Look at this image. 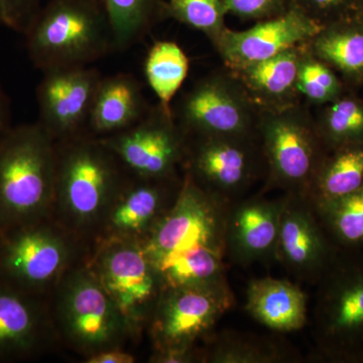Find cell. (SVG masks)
Instances as JSON below:
<instances>
[{
  "label": "cell",
  "mask_w": 363,
  "mask_h": 363,
  "mask_svg": "<svg viewBox=\"0 0 363 363\" xmlns=\"http://www.w3.org/2000/svg\"><path fill=\"white\" fill-rule=\"evenodd\" d=\"M228 215L226 200L185 172L175 201L142 241L164 289L225 279Z\"/></svg>",
  "instance_id": "1"
},
{
  "label": "cell",
  "mask_w": 363,
  "mask_h": 363,
  "mask_svg": "<svg viewBox=\"0 0 363 363\" xmlns=\"http://www.w3.org/2000/svg\"><path fill=\"white\" fill-rule=\"evenodd\" d=\"M56 150L52 217L90 247L128 172L88 133L57 142Z\"/></svg>",
  "instance_id": "2"
},
{
  "label": "cell",
  "mask_w": 363,
  "mask_h": 363,
  "mask_svg": "<svg viewBox=\"0 0 363 363\" xmlns=\"http://www.w3.org/2000/svg\"><path fill=\"white\" fill-rule=\"evenodd\" d=\"M56 142L39 123L0 138V235L52 216Z\"/></svg>",
  "instance_id": "3"
},
{
  "label": "cell",
  "mask_w": 363,
  "mask_h": 363,
  "mask_svg": "<svg viewBox=\"0 0 363 363\" xmlns=\"http://www.w3.org/2000/svg\"><path fill=\"white\" fill-rule=\"evenodd\" d=\"M25 37L30 61L43 72L90 66L114 50L99 0H50Z\"/></svg>",
  "instance_id": "4"
},
{
  "label": "cell",
  "mask_w": 363,
  "mask_h": 363,
  "mask_svg": "<svg viewBox=\"0 0 363 363\" xmlns=\"http://www.w3.org/2000/svg\"><path fill=\"white\" fill-rule=\"evenodd\" d=\"M49 303L59 340L84 358L124 347L133 339L128 322L86 259L67 272Z\"/></svg>",
  "instance_id": "5"
},
{
  "label": "cell",
  "mask_w": 363,
  "mask_h": 363,
  "mask_svg": "<svg viewBox=\"0 0 363 363\" xmlns=\"http://www.w3.org/2000/svg\"><path fill=\"white\" fill-rule=\"evenodd\" d=\"M88 250L50 217L0 235V279L49 298L67 272L86 259Z\"/></svg>",
  "instance_id": "6"
},
{
  "label": "cell",
  "mask_w": 363,
  "mask_h": 363,
  "mask_svg": "<svg viewBox=\"0 0 363 363\" xmlns=\"http://www.w3.org/2000/svg\"><path fill=\"white\" fill-rule=\"evenodd\" d=\"M319 279L314 330L320 352L334 362L363 363V252L339 250Z\"/></svg>",
  "instance_id": "7"
},
{
  "label": "cell",
  "mask_w": 363,
  "mask_h": 363,
  "mask_svg": "<svg viewBox=\"0 0 363 363\" xmlns=\"http://www.w3.org/2000/svg\"><path fill=\"white\" fill-rule=\"evenodd\" d=\"M86 262L128 322L133 339L147 328L164 285L142 241L95 240Z\"/></svg>",
  "instance_id": "8"
},
{
  "label": "cell",
  "mask_w": 363,
  "mask_h": 363,
  "mask_svg": "<svg viewBox=\"0 0 363 363\" xmlns=\"http://www.w3.org/2000/svg\"><path fill=\"white\" fill-rule=\"evenodd\" d=\"M257 135L272 183L307 198L328 154L315 118L298 104L259 111Z\"/></svg>",
  "instance_id": "9"
},
{
  "label": "cell",
  "mask_w": 363,
  "mask_h": 363,
  "mask_svg": "<svg viewBox=\"0 0 363 363\" xmlns=\"http://www.w3.org/2000/svg\"><path fill=\"white\" fill-rule=\"evenodd\" d=\"M259 116V109L229 72L198 81L182 99L176 121L189 138L255 136Z\"/></svg>",
  "instance_id": "10"
},
{
  "label": "cell",
  "mask_w": 363,
  "mask_h": 363,
  "mask_svg": "<svg viewBox=\"0 0 363 363\" xmlns=\"http://www.w3.org/2000/svg\"><path fill=\"white\" fill-rule=\"evenodd\" d=\"M233 302L225 279L164 289L147 325L154 350L195 346Z\"/></svg>",
  "instance_id": "11"
},
{
  "label": "cell",
  "mask_w": 363,
  "mask_h": 363,
  "mask_svg": "<svg viewBox=\"0 0 363 363\" xmlns=\"http://www.w3.org/2000/svg\"><path fill=\"white\" fill-rule=\"evenodd\" d=\"M128 173L143 178H171L184 164L188 138L172 111L159 104L140 121L114 135L98 138Z\"/></svg>",
  "instance_id": "12"
},
{
  "label": "cell",
  "mask_w": 363,
  "mask_h": 363,
  "mask_svg": "<svg viewBox=\"0 0 363 363\" xmlns=\"http://www.w3.org/2000/svg\"><path fill=\"white\" fill-rule=\"evenodd\" d=\"M43 73L37 89L38 123L56 143L87 133L91 109L104 76L90 66Z\"/></svg>",
  "instance_id": "13"
},
{
  "label": "cell",
  "mask_w": 363,
  "mask_h": 363,
  "mask_svg": "<svg viewBox=\"0 0 363 363\" xmlns=\"http://www.w3.org/2000/svg\"><path fill=\"white\" fill-rule=\"evenodd\" d=\"M255 136L188 138L186 172L201 187L227 200L245 190L257 174Z\"/></svg>",
  "instance_id": "14"
},
{
  "label": "cell",
  "mask_w": 363,
  "mask_h": 363,
  "mask_svg": "<svg viewBox=\"0 0 363 363\" xmlns=\"http://www.w3.org/2000/svg\"><path fill=\"white\" fill-rule=\"evenodd\" d=\"M321 28L290 1L285 13L257 21L248 30L226 28L213 45L224 65L233 71L306 45Z\"/></svg>",
  "instance_id": "15"
},
{
  "label": "cell",
  "mask_w": 363,
  "mask_h": 363,
  "mask_svg": "<svg viewBox=\"0 0 363 363\" xmlns=\"http://www.w3.org/2000/svg\"><path fill=\"white\" fill-rule=\"evenodd\" d=\"M59 341L49 298L0 279V362L39 357Z\"/></svg>",
  "instance_id": "16"
},
{
  "label": "cell",
  "mask_w": 363,
  "mask_h": 363,
  "mask_svg": "<svg viewBox=\"0 0 363 363\" xmlns=\"http://www.w3.org/2000/svg\"><path fill=\"white\" fill-rule=\"evenodd\" d=\"M181 184L177 176L155 179L128 173L96 240L104 238L145 240L175 201Z\"/></svg>",
  "instance_id": "17"
},
{
  "label": "cell",
  "mask_w": 363,
  "mask_h": 363,
  "mask_svg": "<svg viewBox=\"0 0 363 363\" xmlns=\"http://www.w3.org/2000/svg\"><path fill=\"white\" fill-rule=\"evenodd\" d=\"M303 196L284 199L276 255L291 272L306 279H320L340 248L326 235Z\"/></svg>",
  "instance_id": "18"
},
{
  "label": "cell",
  "mask_w": 363,
  "mask_h": 363,
  "mask_svg": "<svg viewBox=\"0 0 363 363\" xmlns=\"http://www.w3.org/2000/svg\"><path fill=\"white\" fill-rule=\"evenodd\" d=\"M284 199H252L229 211L226 247L233 259L252 264L276 255Z\"/></svg>",
  "instance_id": "19"
},
{
  "label": "cell",
  "mask_w": 363,
  "mask_h": 363,
  "mask_svg": "<svg viewBox=\"0 0 363 363\" xmlns=\"http://www.w3.org/2000/svg\"><path fill=\"white\" fill-rule=\"evenodd\" d=\"M306 45L272 58L229 71L238 78L259 111H274L298 104V77Z\"/></svg>",
  "instance_id": "20"
},
{
  "label": "cell",
  "mask_w": 363,
  "mask_h": 363,
  "mask_svg": "<svg viewBox=\"0 0 363 363\" xmlns=\"http://www.w3.org/2000/svg\"><path fill=\"white\" fill-rule=\"evenodd\" d=\"M142 86L130 74L102 77L92 109L87 133L104 138L130 128L149 111Z\"/></svg>",
  "instance_id": "21"
},
{
  "label": "cell",
  "mask_w": 363,
  "mask_h": 363,
  "mask_svg": "<svg viewBox=\"0 0 363 363\" xmlns=\"http://www.w3.org/2000/svg\"><path fill=\"white\" fill-rule=\"evenodd\" d=\"M306 45L348 88L363 86V21L357 16L352 14L322 26Z\"/></svg>",
  "instance_id": "22"
},
{
  "label": "cell",
  "mask_w": 363,
  "mask_h": 363,
  "mask_svg": "<svg viewBox=\"0 0 363 363\" xmlns=\"http://www.w3.org/2000/svg\"><path fill=\"white\" fill-rule=\"evenodd\" d=\"M245 309L257 322L277 332L300 330L307 322V301L298 286L285 279L250 281Z\"/></svg>",
  "instance_id": "23"
},
{
  "label": "cell",
  "mask_w": 363,
  "mask_h": 363,
  "mask_svg": "<svg viewBox=\"0 0 363 363\" xmlns=\"http://www.w3.org/2000/svg\"><path fill=\"white\" fill-rule=\"evenodd\" d=\"M363 187V143L328 152L307 198L313 207Z\"/></svg>",
  "instance_id": "24"
},
{
  "label": "cell",
  "mask_w": 363,
  "mask_h": 363,
  "mask_svg": "<svg viewBox=\"0 0 363 363\" xmlns=\"http://www.w3.org/2000/svg\"><path fill=\"white\" fill-rule=\"evenodd\" d=\"M315 118L318 133L328 152L363 143V99L350 90L320 107Z\"/></svg>",
  "instance_id": "25"
},
{
  "label": "cell",
  "mask_w": 363,
  "mask_h": 363,
  "mask_svg": "<svg viewBox=\"0 0 363 363\" xmlns=\"http://www.w3.org/2000/svg\"><path fill=\"white\" fill-rule=\"evenodd\" d=\"M189 72V59L178 44L160 40L150 48L145 62L147 84L164 108L172 111L171 102Z\"/></svg>",
  "instance_id": "26"
},
{
  "label": "cell",
  "mask_w": 363,
  "mask_h": 363,
  "mask_svg": "<svg viewBox=\"0 0 363 363\" xmlns=\"http://www.w3.org/2000/svg\"><path fill=\"white\" fill-rule=\"evenodd\" d=\"M111 26L114 50L124 51L138 44L160 11L161 0H99Z\"/></svg>",
  "instance_id": "27"
},
{
  "label": "cell",
  "mask_w": 363,
  "mask_h": 363,
  "mask_svg": "<svg viewBox=\"0 0 363 363\" xmlns=\"http://www.w3.org/2000/svg\"><path fill=\"white\" fill-rule=\"evenodd\" d=\"M314 209L329 238L339 248L363 247V187Z\"/></svg>",
  "instance_id": "28"
},
{
  "label": "cell",
  "mask_w": 363,
  "mask_h": 363,
  "mask_svg": "<svg viewBox=\"0 0 363 363\" xmlns=\"http://www.w3.org/2000/svg\"><path fill=\"white\" fill-rule=\"evenodd\" d=\"M286 358L289 357L285 350L271 339L225 334L205 351L202 359L214 363H272Z\"/></svg>",
  "instance_id": "29"
},
{
  "label": "cell",
  "mask_w": 363,
  "mask_h": 363,
  "mask_svg": "<svg viewBox=\"0 0 363 363\" xmlns=\"http://www.w3.org/2000/svg\"><path fill=\"white\" fill-rule=\"evenodd\" d=\"M307 45V44H306ZM350 88L330 67L313 56L307 45L301 61L298 92L309 104L324 106L342 96Z\"/></svg>",
  "instance_id": "30"
},
{
  "label": "cell",
  "mask_w": 363,
  "mask_h": 363,
  "mask_svg": "<svg viewBox=\"0 0 363 363\" xmlns=\"http://www.w3.org/2000/svg\"><path fill=\"white\" fill-rule=\"evenodd\" d=\"M164 13L174 20L204 33L212 45L226 30L224 0H169Z\"/></svg>",
  "instance_id": "31"
},
{
  "label": "cell",
  "mask_w": 363,
  "mask_h": 363,
  "mask_svg": "<svg viewBox=\"0 0 363 363\" xmlns=\"http://www.w3.org/2000/svg\"><path fill=\"white\" fill-rule=\"evenodd\" d=\"M320 26L352 16L357 0H290Z\"/></svg>",
  "instance_id": "32"
},
{
  "label": "cell",
  "mask_w": 363,
  "mask_h": 363,
  "mask_svg": "<svg viewBox=\"0 0 363 363\" xmlns=\"http://www.w3.org/2000/svg\"><path fill=\"white\" fill-rule=\"evenodd\" d=\"M227 13L242 21H264L285 13L290 0H224Z\"/></svg>",
  "instance_id": "33"
},
{
  "label": "cell",
  "mask_w": 363,
  "mask_h": 363,
  "mask_svg": "<svg viewBox=\"0 0 363 363\" xmlns=\"http://www.w3.org/2000/svg\"><path fill=\"white\" fill-rule=\"evenodd\" d=\"M40 7V0H0V23L25 35Z\"/></svg>",
  "instance_id": "34"
},
{
  "label": "cell",
  "mask_w": 363,
  "mask_h": 363,
  "mask_svg": "<svg viewBox=\"0 0 363 363\" xmlns=\"http://www.w3.org/2000/svg\"><path fill=\"white\" fill-rule=\"evenodd\" d=\"M196 346H183V347H169L155 350L150 362L154 363H189L195 359H201Z\"/></svg>",
  "instance_id": "35"
},
{
  "label": "cell",
  "mask_w": 363,
  "mask_h": 363,
  "mask_svg": "<svg viewBox=\"0 0 363 363\" xmlns=\"http://www.w3.org/2000/svg\"><path fill=\"white\" fill-rule=\"evenodd\" d=\"M84 359L86 363H133L136 362L135 355L124 350V347L100 351Z\"/></svg>",
  "instance_id": "36"
},
{
  "label": "cell",
  "mask_w": 363,
  "mask_h": 363,
  "mask_svg": "<svg viewBox=\"0 0 363 363\" xmlns=\"http://www.w3.org/2000/svg\"><path fill=\"white\" fill-rule=\"evenodd\" d=\"M11 104L6 92L0 85V138L11 128Z\"/></svg>",
  "instance_id": "37"
},
{
  "label": "cell",
  "mask_w": 363,
  "mask_h": 363,
  "mask_svg": "<svg viewBox=\"0 0 363 363\" xmlns=\"http://www.w3.org/2000/svg\"><path fill=\"white\" fill-rule=\"evenodd\" d=\"M353 16H357L358 20L363 21V0H357Z\"/></svg>",
  "instance_id": "38"
}]
</instances>
